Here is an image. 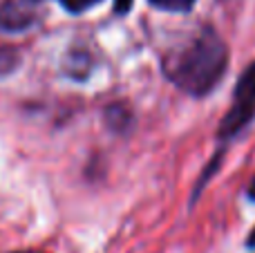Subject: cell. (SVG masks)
<instances>
[{
	"label": "cell",
	"mask_w": 255,
	"mask_h": 253,
	"mask_svg": "<svg viewBox=\"0 0 255 253\" xmlns=\"http://www.w3.org/2000/svg\"><path fill=\"white\" fill-rule=\"evenodd\" d=\"M132 4H134V0H115V13L117 16H128L132 9Z\"/></svg>",
	"instance_id": "9c48e42d"
},
{
	"label": "cell",
	"mask_w": 255,
	"mask_h": 253,
	"mask_svg": "<svg viewBox=\"0 0 255 253\" xmlns=\"http://www.w3.org/2000/svg\"><path fill=\"white\" fill-rule=\"evenodd\" d=\"M38 20V13L27 0H4L0 2V31L18 34L29 29Z\"/></svg>",
	"instance_id": "3957f363"
},
{
	"label": "cell",
	"mask_w": 255,
	"mask_h": 253,
	"mask_svg": "<svg viewBox=\"0 0 255 253\" xmlns=\"http://www.w3.org/2000/svg\"><path fill=\"white\" fill-rule=\"evenodd\" d=\"M247 197L255 204V177L251 179V184H249V188H247Z\"/></svg>",
	"instance_id": "8fae6325"
},
{
	"label": "cell",
	"mask_w": 255,
	"mask_h": 253,
	"mask_svg": "<svg viewBox=\"0 0 255 253\" xmlns=\"http://www.w3.org/2000/svg\"><path fill=\"white\" fill-rule=\"evenodd\" d=\"M255 121V61H251L244 72L238 76L233 88L231 108L220 121L217 128V141L220 146H229L231 141L244 134Z\"/></svg>",
	"instance_id": "7a4b0ae2"
},
{
	"label": "cell",
	"mask_w": 255,
	"mask_h": 253,
	"mask_svg": "<svg viewBox=\"0 0 255 253\" xmlns=\"http://www.w3.org/2000/svg\"><path fill=\"white\" fill-rule=\"evenodd\" d=\"M222 157H224V148H220V150L213 155V159L208 161V166L204 168V173L199 175V179H197V184H195V188H193V195H190V206L195 204V202L199 200V195H202V191H204V186H206L208 182H211V177L220 170V166H222Z\"/></svg>",
	"instance_id": "5b68a950"
},
{
	"label": "cell",
	"mask_w": 255,
	"mask_h": 253,
	"mask_svg": "<svg viewBox=\"0 0 255 253\" xmlns=\"http://www.w3.org/2000/svg\"><path fill=\"white\" fill-rule=\"evenodd\" d=\"M9 253H45V251H36V249H20V251H9Z\"/></svg>",
	"instance_id": "7c38bea8"
},
{
	"label": "cell",
	"mask_w": 255,
	"mask_h": 253,
	"mask_svg": "<svg viewBox=\"0 0 255 253\" xmlns=\"http://www.w3.org/2000/svg\"><path fill=\"white\" fill-rule=\"evenodd\" d=\"M103 119H106V126L115 134H128L134 126V115L126 103H110L103 112Z\"/></svg>",
	"instance_id": "277c9868"
},
{
	"label": "cell",
	"mask_w": 255,
	"mask_h": 253,
	"mask_svg": "<svg viewBox=\"0 0 255 253\" xmlns=\"http://www.w3.org/2000/svg\"><path fill=\"white\" fill-rule=\"evenodd\" d=\"M20 65V52L16 47H0V76L11 74Z\"/></svg>",
	"instance_id": "52a82bcc"
},
{
	"label": "cell",
	"mask_w": 255,
	"mask_h": 253,
	"mask_svg": "<svg viewBox=\"0 0 255 253\" xmlns=\"http://www.w3.org/2000/svg\"><path fill=\"white\" fill-rule=\"evenodd\" d=\"M58 2L70 13H83V11H88V9H92L94 4H99L101 0H58Z\"/></svg>",
	"instance_id": "ba28073f"
},
{
	"label": "cell",
	"mask_w": 255,
	"mask_h": 253,
	"mask_svg": "<svg viewBox=\"0 0 255 253\" xmlns=\"http://www.w3.org/2000/svg\"><path fill=\"white\" fill-rule=\"evenodd\" d=\"M29 2H38V0H29Z\"/></svg>",
	"instance_id": "4fadbf2b"
},
{
	"label": "cell",
	"mask_w": 255,
	"mask_h": 253,
	"mask_svg": "<svg viewBox=\"0 0 255 253\" xmlns=\"http://www.w3.org/2000/svg\"><path fill=\"white\" fill-rule=\"evenodd\" d=\"M150 7L159 9V11H170V13H188L193 11L197 0H148Z\"/></svg>",
	"instance_id": "8992f818"
},
{
	"label": "cell",
	"mask_w": 255,
	"mask_h": 253,
	"mask_svg": "<svg viewBox=\"0 0 255 253\" xmlns=\"http://www.w3.org/2000/svg\"><path fill=\"white\" fill-rule=\"evenodd\" d=\"M244 247H247L249 251H255V227L249 231V236H247V242H244Z\"/></svg>",
	"instance_id": "30bf717a"
},
{
	"label": "cell",
	"mask_w": 255,
	"mask_h": 253,
	"mask_svg": "<svg viewBox=\"0 0 255 253\" xmlns=\"http://www.w3.org/2000/svg\"><path fill=\"white\" fill-rule=\"evenodd\" d=\"M231 63L229 45L211 25L199 27L161 56V72L177 90L204 99L222 83Z\"/></svg>",
	"instance_id": "6da1fadb"
}]
</instances>
